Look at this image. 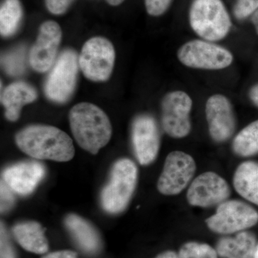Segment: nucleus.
<instances>
[{
  "instance_id": "1",
  "label": "nucleus",
  "mask_w": 258,
  "mask_h": 258,
  "mask_svg": "<svg viewBox=\"0 0 258 258\" xmlns=\"http://www.w3.org/2000/svg\"><path fill=\"white\" fill-rule=\"evenodd\" d=\"M15 139L22 152L36 159L64 162L71 160L75 155L71 137L52 125H29L20 130Z\"/></svg>"
},
{
  "instance_id": "2",
  "label": "nucleus",
  "mask_w": 258,
  "mask_h": 258,
  "mask_svg": "<svg viewBox=\"0 0 258 258\" xmlns=\"http://www.w3.org/2000/svg\"><path fill=\"white\" fill-rule=\"evenodd\" d=\"M69 120L76 142L91 154H96L111 138L112 126L108 115L92 103H81L73 107Z\"/></svg>"
},
{
  "instance_id": "3",
  "label": "nucleus",
  "mask_w": 258,
  "mask_h": 258,
  "mask_svg": "<svg viewBox=\"0 0 258 258\" xmlns=\"http://www.w3.org/2000/svg\"><path fill=\"white\" fill-rule=\"evenodd\" d=\"M138 179V169L133 161L119 159L111 169L108 184L101 191V203L105 211L118 214L127 208Z\"/></svg>"
},
{
  "instance_id": "4",
  "label": "nucleus",
  "mask_w": 258,
  "mask_h": 258,
  "mask_svg": "<svg viewBox=\"0 0 258 258\" xmlns=\"http://www.w3.org/2000/svg\"><path fill=\"white\" fill-rule=\"evenodd\" d=\"M189 23L195 33L209 42L225 38L232 27L222 0H195L190 8Z\"/></svg>"
},
{
  "instance_id": "5",
  "label": "nucleus",
  "mask_w": 258,
  "mask_h": 258,
  "mask_svg": "<svg viewBox=\"0 0 258 258\" xmlns=\"http://www.w3.org/2000/svg\"><path fill=\"white\" fill-rule=\"evenodd\" d=\"M258 222V212L240 200H227L218 205L216 213L206 220L208 228L220 235L237 233Z\"/></svg>"
},
{
  "instance_id": "6",
  "label": "nucleus",
  "mask_w": 258,
  "mask_h": 258,
  "mask_svg": "<svg viewBox=\"0 0 258 258\" xmlns=\"http://www.w3.org/2000/svg\"><path fill=\"white\" fill-rule=\"evenodd\" d=\"M115 59L111 42L104 37H95L83 45L79 58V67L86 79L104 82L111 76Z\"/></svg>"
},
{
  "instance_id": "7",
  "label": "nucleus",
  "mask_w": 258,
  "mask_h": 258,
  "mask_svg": "<svg viewBox=\"0 0 258 258\" xmlns=\"http://www.w3.org/2000/svg\"><path fill=\"white\" fill-rule=\"evenodd\" d=\"M79 60L76 52L64 50L53 64L45 84V93L50 101L57 103L69 101L77 83Z\"/></svg>"
},
{
  "instance_id": "8",
  "label": "nucleus",
  "mask_w": 258,
  "mask_h": 258,
  "mask_svg": "<svg viewBox=\"0 0 258 258\" xmlns=\"http://www.w3.org/2000/svg\"><path fill=\"white\" fill-rule=\"evenodd\" d=\"M177 57L187 67L203 70L226 69L233 61V55L225 47L200 40L184 44L178 50Z\"/></svg>"
},
{
  "instance_id": "9",
  "label": "nucleus",
  "mask_w": 258,
  "mask_h": 258,
  "mask_svg": "<svg viewBox=\"0 0 258 258\" xmlns=\"http://www.w3.org/2000/svg\"><path fill=\"white\" fill-rule=\"evenodd\" d=\"M192 101L184 91L167 93L161 102V124L166 134L174 139L189 135L191 124L190 112Z\"/></svg>"
},
{
  "instance_id": "10",
  "label": "nucleus",
  "mask_w": 258,
  "mask_h": 258,
  "mask_svg": "<svg viewBox=\"0 0 258 258\" xmlns=\"http://www.w3.org/2000/svg\"><path fill=\"white\" fill-rule=\"evenodd\" d=\"M196 169V163L189 154L179 151L170 153L158 180V190L164 195H179L189 184Z\"/></svg>"
},
{
  "instance_id": "11",
  "label": "nucleus",
  "mask_w": 258,
  "mask_h": 258,
  "mask_svg": "<svg viewBox=\"0 0 258 258\" xmlns=\"http://www.w3.org/2000/svg\"><path fill=\"white\" fill-rule=\"evenodd\" d=\"M230 194V186L225 179L216 173L208 171L193 180L186 199L191 206L206 208L227 201Z\"/></svg>"
},
{
  "instance_id": "12",
  "label": "nucleus",
  "mask_w": 258,
  "mask_h": 258,
  "mask_svg": "<svg viewBox=\"0 0 258 258\" xmlns=\"http://www.w3.org/2000/svg\"><path fill=\"white\" fill-rule=\"evenodd\" d=\"M61 38L62 31L56 22L50 20L42 24L29 56V62L34 71L45 73L53 66Z\"/></svg>"
},
{
  "instance_id": "13",
  "label": "nucleus",
  "mask_w": 258,
  "mask_h": 258,
  "mask_svg": "<svg viewBox=\"0 0 258 258\" xmlns=\"http://www.w3.org/2000/svg\"><path fill=\"white\" fill-rule=\"evenodd\" d=\"M132 143L137 160L149 165L155 160L160 148V134L155 119L150 115H140L132 124Z\"/></svg>"
},
{
  "instance_id": "14",
  "label": "nucleus",
  "mask_w": 258,
  "mask_h": 258,
  "mask_svg": "<svg viewBox=\"0 0 258 258\" xmlns=\"http://www.w3.org/2000/svg\"><path fill=\"white\" fill-rule=\"evenodd\" d=\"M209 132L218 143L229 140L235 133L236 120L232 106L227 97L216 94L208 98L205 106Z\"/></svg>"
},
{
  "instance_id": "15",
  "label": "nucleus",
  "mask_w": 258,
  "mask_h": 258,
  "mask_svg": "<svg viewBox=\"0 0 258 258\" xmlns=\"http://www.w3.org/2000/svg\"><path fill=\"white\" fill-rule=\"evenodd\" d=\"M45 174V166L37 161H23L5 169L3 181L14 192L20 195L32 193Z\"/></svg>"
},
{
  "instance_id": "16",
  "label": "nucleus",
  "mask_w": 258,
  "mask_h": 258,
  "mask_svg": "<svg viewBox=\"0 0 258 258\" xmlns=\"http://www.w3.org/2000/svg\"><path fill=\"white\" fill-rule=\"evenodd\" d=\"M37 98L36 90L28 83L19 81L5 88L1 97V103L5 108V117L10 121L20 118L22 108L32 103Z\"/></svg>"
},
{
  "instance_id": "17",
  "label": "nucleus",
  "mask_w": 258,
  "mask_h": 258,
  "mask_svg": "<svg viewBox=\"0 0 258 258\" xmlns=\"http://www.w3.org/2000/svg\"><path fill=\"white\" fill-rule=\"evenodd\" d=\"M64 225L80 248L88 254H95L101 248V238L95 227L87 220L70 214L64 218Z\"/></svg>"
},
{
  "instance_id": "18",
  "label": "nucleus",
  "mask_w": 258,
  "mask_h": 258,
  "mask_svg": "<svg viewBox=\"0 0 258 258\" xmlns=\"http://www.w3.org/2000/svg\"><path fill=\"white\" fill-rule=\"evenodd\" d=\"M257 242L248 231L237 232L235 237H224L217 242L216 250L222 258H254Z\"/></svg>"
},
{
  "instance_id": "19",
  "label": "nucleus",
  "mask_w": 258,
  "mask_h": 258,
  "mask_svg": "<svg viewBox=\"0 0 258 258\" xmlns=\"http://www.w3.org/2000/svg\"><path fill=\"white\" fill-rule=\"evenodd\" d=\"M13 233L18 243L29 252L44 254L48 250L45 230L38 222H20L13 227Z\"/></svg>"
},
{
  "instance_id": "20",
  "label": "nucleus",
  "mask_w": 258,
  "mask_h": 258,
  "mask_svg": "<svg viewBox=\"0 0 258 258\" xmlns=\"http://www.w3.org/2000/svg\"><path fill=\"white\" fill-rule=\"evenodd\" d=\"M234 187L241 197L258 206V163L244 161L233 176Z\"/></svg>"
},
{
  "instance_id": "21",
  "label": "nucleus",
  "mask_w": 258,
  "mask_h": 258,
  "mask_svg": "<svg viewBox=\"0 0 258 258\" xmlns=\"http://www.w3.org/2000/svg\"><path fill=\"white\" fill-rule=\"evenodd\" d=\"M23 18L20 0H4L0 9V32L2 36L10 37L18 30Z\"/></svg>"
},
{
  "instance_id": "22",
  "label": "nucleus",
  "mask_w": 258,
  "mask_h": 258,
  "mask_svg": "<svg viewBox=\"0 0 258 258\" xmlns=\"http://www.w3.org/2000/svg\"><path fill=\"white\" fill-rule=\"evenodd\" d=\"M232 149L242 157L258 154V120L247 125L234 139Z\"/></svg>"
},
{
  "instance_id": "23",
  "label": "nucleus",
  "mask_w": 258,
  "mask_h": 258,
  "mask_svg": "<svg viewBox=\"0 0 258 258\" xmlns=\"http://www.w3.org/2000/svg\"><path fill=\"white\" fill-rule=\"evenodd\" d=\"M179 258H219L216 249L210 244L197 242H186L181 246Z\"/></svg>"
},
{
  "instance_id": "24",
  "label": "nucleus",
  "mask_w": 258,
  "mask_h": 258,
  "mask_svg": "<svg viewBox=\"0 0 258 258\" xmlns=\"http://www.w3.org/2000/svg\"><path fill=\"white\" fill-rule=\"evenodd\" d=\"M25 54L21 49L15 51L5 56L3 59V64L7 72L10 75L17 76L23 72L25 68Z\"/></svg>"
},
{
  "instance_id": "25",
  "label": "nucleus",
  "mask_w": 258,
  "mask_h": 258,
  "mask_svg": "<svg viewBox=\"0 0 258 258\" xmlns=\"http://www.w3.org/2000/svg\"><path fill=\"white\" fill-rule=\"evenodd\" d=\"M258 9V0H237L233 13L235 18L244 20L252 15Z\"/></svg>"
},
{
  "instance_id": "26",
  "label": "nucleus",
  "mask_w": 258,
  "mask_h": 258,
  "mask_svg": "<svg viewBox=\"0 0 258 258\" xmlns=\"http://www.w3.org/2000/svg\"><path fill=\"white\" fill-rule=\"evenodd\" d=\"M172 0H145L146 9L152 16H160L169 9Z\"/></svg>"
},
{
  "instance_id": "27",
  "label": "nucleus",
  "mask_w": 258,
  "mask_h": 258,
  "mask_svg": "<svg viewBox=\"0 0 258 258\" xmlns=\"http://www.w3.org/2000/svg\"><path fill=\"white\" fill-rule=\"evenodd\" d=\"M14 191L3 180L1 181V212L5 213L13 208L15 203Z\"/></svg>"
},
{
  "instance_id": "28",
  "label": "nucleus",
  "mask_w": 258,
  "mask_h": 258,
  "mask_svg": "<svg viewBox=\"0 0 258 258\" xmlns=\"http://www.w3.org/2000/svg\"><path fill=\"white\" fill-rule=\"evenodd\" d=\"M74 0H45V5L52 14L60 15L69 10Z\"/></svg>"
},
{
  "instance_id": "29",
  "label": "nucleus",
  "mask_w": 258,
  "mask_h": 258,
  "mask_svg": "<svg viewBox=\"0 0 258 258\" xmlns=\"http://www.w3.org/2000/svg\"><path fill=\"white\" fill-rule=\"evenodd\" d=\"M1 258H16L14 249L3 223L1 224Z\"/></svg>"
},
{
  "instance_id": "30",
  "label": "nucleus",
  "mask_w": 258,
  "mask_h": 258,
  "mask_svg": "<svg viewBox=\"0 0 258 258\" xmlns=\"http://www.w3.org/2000/svg\"><path fill=\"white\" fill-rule=\"evenodd\" d=\"M42 258H78L77 254L73 251L61 250L51 252Z\"/></svg>"
},
{
  "instance_id": "31",
  "label": "nucleus",
  "mask_w": 258,
  "mask_h": 258,
  "mask_svg": "<svg viewBox=\"0 0 258 258\" xmlns=\"http://www.w3.org/2000/svg\"><path fill=\"white\" fill-rule=\"evenodd\" d=\"M249 97L250 98L251 101L256 106L258 107V83L252 86L251 89L249 90Z\"/></svg>"
},
{
  "instance_id": "32",
  "label": "nucleus",
  "mask_w": 258,
  "mask_h": 258,
  "mask_svg": "<svg viewBox=\"0 0 258 258\" xmlns=\"http://www.w3.org/2000/svg\"><path fill=\"white\" fill-rule=\"evenodd\" d=\"M156 258H179L178 254L174 251L168 250L158 254Z\"/></svg>"
},
{
  "instance_id": "33",
  "label": "nucleus",
  "mask_w": 258,
  "mask_h": 258,
  "mask_svg": "<svg viewBox=\"0 0 258 258\" xmlns=\"http://www.w3.org/2000/svg\"><path fill=\"white\" fill-rule=\"evenodd\" d=\"M252 23L253 24L255 31L258 35V9L257 11L252 15Z\"/></svg>"
},
{
  "instance_id": "34",
  "label": "nucleus",
  "mask_w": 258,
  "mask_h": 258,
  "mask_svg": "<svg viewBox=\"0 0 258 258\" xmlns=\"http://www.w3.org/2000/svg\"><path fill=\"white\" fill-rule=\"evenodd\" d=\"M124 0H106L108 4L112 5V6H118L121 4Z\"/></svg>"
},
{
  "instance_id": "35",
  "label": "nucleus",
  "mask_w": 258,
  "mask_h": 258,
  "mask_svg": "<svg viewBox=\"0 0 258 258\" xmlns=\"http://www.w3.org/2000/svg\"><path fill=\"white\" fill-rule=\"evenodd\" d=\"M254 258H258V243L257 248H256L255 253H254Z\"/></svg>"
}]
</instances>
